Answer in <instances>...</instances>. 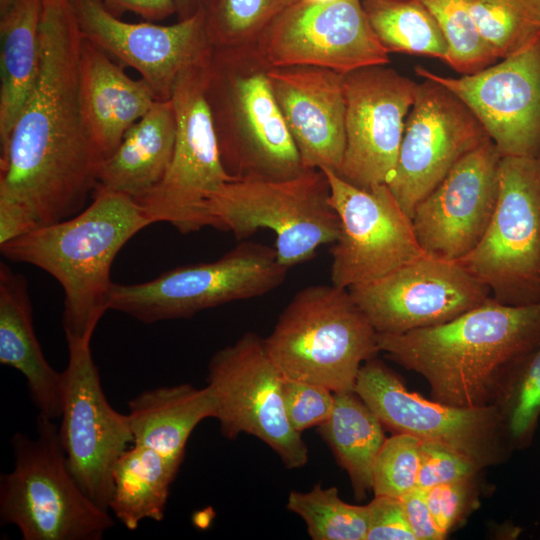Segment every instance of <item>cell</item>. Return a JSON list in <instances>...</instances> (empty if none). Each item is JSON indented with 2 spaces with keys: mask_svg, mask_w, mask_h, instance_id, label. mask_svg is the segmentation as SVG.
Returning a JSON list of instances; mask_svg holds the SVG:
<instances>
[{
  "mask_svg": "<svg viewBox=\"0 0 540 540\" xmlns=\"http://www.w3.org/2000/svg\"><path fill=\"white\" fill-rule=\"evenodd\" d=\"M34 87L0 154V200L23 208L37 228L83 210L104 157L79 102L83 36L68 0H42Z\"/></svg>",
  "mask_w": 540,
  "mask_h": 540,
  "instance_id": "obj_1",
  "label": "cell"
},
{
  "mask_svg": "<svg viewBox=\"0 0 540 540\" xmlns=\"http://www.w3.org/2000/svg\"><path fill=\"white\" fill-rule=\"evenodd\" d=\"M376 339L380 352L427 381L433 400L496 405L540 344V303L513 306L490 296L444 324Z\"/></svg>",
  "mask_w": 540,
  "mask_h": 540,
  "instance_id": "obj_2",
  "label": "cell"
},
{
  "mask_svg": "<svg viewBox=\"0 0 540 540\" xmlns=\"http://www.w3.org/2000/svg\"><path fill=\"white\" fill-rule=\"evenodd\" d=\"M92 197V203L75 216L0 245L5 258L34 265L62 286L66 339H92L109 310L115 257L135 234L152 224L128 196L102 191Z\"/></svg>",
  "mask_w": 540,
  "mask_h": 540,
  "instance_id": "obj_3",
  "label": "cell"
},
{
  "mask_svg": "<svg viewBox=\"0 0 540 540\" xmlns=\"http://www.w3.org/2000/svg\"><path fill=\"white\" fill-rule=\"evenodd\" d=\"M254 49L212 50L206 94L221 160L235 179H286L301 173L298 149Z\"/></svg>",
  "mask_w": 540,
  "mask_h": 540,
  "instance_id": "obj_4",
  "label": "cell"
},
{
  "mask_svg": "<svg viewBox=\"0 0 540 540\" xmlns=\"http://www.w3.org/2000/svg\"><path fill=\"white\" fill-rule=\"evenodd\" d=\"M377 332L347 288L310 285L298 291L264 338L287 379L352 392L361 366L380 352Z\"/></svg>",
  "mask_w": 540,
  "mask_h": 540,
  "instance_id": "obj_5",
  "label": "cell"
},
{
  "mask_svg": "<svg viewBox=\"0 0 540 540\" xmlns=\"http://www.w3.org/2000/svg\"><path fill=\"white\" fill-rule=\"evenodd\" d=\"M36 436L16 432L14 468L0 476L1 524L18 528L23 540H100L114 525L72 476L58 425L38 416Z\"/></svg>",
  "mask_w": 540,
  "mask_h": 540,
  "instance_id": "obj_6",
  "label": "cell"
},
{
  "mask_svg": "<svg viewBox=\"0 0 540 540\" xmlns=\"http://www.w3.org/2000/svg\"><path fill=\"white\" fill-rule=\"evenodd\" d=\"M322 169H305L286 179H235L207 204L210 226L243 241L259 229L275 233L278 261L286 268L311 260L320 246L333 244L339 218L330 203Z\"/></svg>",
  "mask_w": 540,
  "mask_h": 540,
  "instance_id": "obj_7",
  "label": "cell"
},
{
  "mask_svg": "<svg viewBox=\"0 0 540 540\" xmlns=\"http://www.w3.org/2000/svg\"><path fill=\"white\" fill-rule=\"evenodd\" d=\"M287 272L274 247L243 241L212 262L177 267L147 282L113 283L109 309L143 323L190 318L208 308L270 293L285 281Z\"/></svg>",
  "mask_w": 540,
  "mask_h": 540,
  "instance_id": "obj_8",
  "label": "cell"
},
{
  "mask_svg": "<svg viewBox=\"0 0 540 540\" xmlns=\"http://www.w3.org/2000/svg\"><path fill=\"white\" fill-rule=\"evenodd\" d=\"M210 56L178 76L170 98L176 120L170 166L162 181L136 201L152 223H169L183 234L210 226V198L235 180L223 166L207 99Z\"/></svg>",
  "mask_w": 540,
  "mask_h": 540,
  "instance_id": "obj_9",
  "label": "cell"
},
{
  "mask_svg": "<svg viewBox=\"0 0 540 540\" xmlns=\"http://www.w3.org/2000/svg\"><path fill=\"white\" fill-rule=\"evenodd\" d=\"M457 262L503 304L540 303V158L502 156L490 223Z\"/></svg>",
  "mask_w": 540,
  "mask_h": 540,
  "instance_id": "obj_10",
  "label": "cell"
},
{
  "mask_svg": "<svg viewBox=\"0 0 540 540\" xmlns=\"http://www.w3.org/2000/svg\"><path fill=\"white\" fill-rule=\"evenodd\" d=\"M284 376L269 356L264 338L245 333L212 356L207 385L216 401L221 433H240L268 445L288 469L303 467L308 448L288 420L283 397Z\"/></svg>",
  "mask_w": 540,
  "mask_h": 540,
  "instance_id": "obj_11",
  "label": "cell"
},
{
  "mask_svg": "<svg viewBox=\"0 0 540 540\" xmlns=\"http://www.w3.org/2000/svg\"><path fill=\"white\" fill-rule=\"evenodd\" d=\"M354 392L389 429L448 446L484 469L505 463L513 453L496 405L459 407L428 400L409 391L376 357L361 366Z\"/></svg>",
  "mask_w": 540,
  "mask_h": 540,
  "instance_id": "obj_12",
  "label": "cell"
},
{
  "mask_svg": "<svg viewBox=\"0 0 540 540\" xmlns=\"http://www.w3.org/2000/svg\"><path fill=\"white\" fill-rule=\"evenodd\" d=\"M63 407L58 426L67 466L84 493L109 511L113 470L133 442L128 415L113 409L102 389L91 340L66 339Z\"/></svg>",
  "mask_w": 540,
  "mask_h": 540,
  "instance_id": "obj_13",
  "label": "cell"
},
{
  "mask_svg": "<svg viewBox=\"0 0 540 540\" xmlns=\"http://www.w3.org/2000/svg\"><path fill=\"white\" fill-rule=\"evenodd\" d=\"M330 186V203L339 218V234L330 250L331 283L342 288L376 280L427 254L411 217L387 184L357 187L322 169Z\"/></svg>",
  "mask_w": 540,
  "mask_h": 540,
  "instance_id": "obj_14",
  "label": "cell"
},
{
  "mask_svg": "<svg viewBox=\"0 0 540 540\" xmlns=\"http://www.w3.org/2000/svg\"><path fill=\"white\" fill-rule=\"evenodd\" d=\"M253 49L268 67L317 66L347 74L389 63L361 0L298 1L275 18Z\"/></svg>",
  "mask_w": 540,
  "mask_h": 540,
  "instance_id": "obj_15",
  "label": "cell"
},
{
  "mask_svg": "<svg viewBox=\"0 0 540 540\" xmlns=\"http://www.w3.org/2000/svg\"><path fill=\"white\" fill-rule=\"evenodd\" d=\"M490 139L469 107L442 84H417L393 177L387 186L412 217L424 199L466 153Z\"/></svg>",
  "mask_w": 540,
  "mask_h": 540,
  "instance_id": "obj_16",
  "label": "cell"
},
{
  "mask_svg": "<svg viewBox=\"0 0 540 540\" xmlns=\"http://www.w3.org/2000/svg\"><path fill=\"white\" fill-rule=\"evenodd\" d=\"M348 290L380 334L444 324L491 296L457 261L429 255Z\"/></svg>",
  "mask_w": 540,
  "mask_h": 540,
  "instance_id": "obj_17",
  "label": "cell"
},
{
  "mask_svg": "<svg viewBox=\"0 0 540 540\" xmlns=\"http://www.w3.org/2000/svg\"><path fill=\"white\" fill-rule=\"evenodd\" d=\"M417 83L386 65L343 75L346 147L337 175L365 189L394 175Z\"/></svg>",
  "mask_w": 540,
  "mask_h": 540,
  "instance_id": "obj_18",
  "label": "cell"
},
{
  "mask_svg": "<svg viewBox=\"0 0 540 540\" xmlns=\"http://www.w3.org/2000/svg\"><path fill=\"white\" fill-rule=\"evenodd\" d=\"M414 71L458 96L502 156L540 158V37L474 74L445 77L421 66Z\"/></svg>",
  "mask_w": 540,
  "mask_h": 540,
  "instance_id": "obj_19",
  "label": "cell"
},
{
  "mask_svg": "<svg viewBox=\"0 0 540 540\" xmlns=\"http://www.w3.org/2000/svg\"><path fill=\"white\" fill-rule=\"evenodd\" d=\"M82 36L135 69L156 100H170L183 70L211 54L204 10L172 25L131 23L102 0H68Z\"/></svg>",
  "mask_w": 540,
  "mask_h": 540,
  "instance_id": "obj_20",
  "label": "cell"
},
{
  "mask_svg": "<svg viewBox=\"0 0 540 540\" xmlns=\"http://www.w3.org/2000/svg\"><path fill=\"white\" fill-rule=\"evenodd\" d=\"M501 158L487 139L462 156L417 204L411 219L427 255L458 261L480 242L496 207Z\"/></svg>",
  "mask_w": 540,
  "mask_h": 540,
  "instance_id": "obj_21",
  "label": "cell"
},
{
  "mask_svg": "<svg viewBox=\"0 0 540 540\" xmlns=\"http://www.w3.org/2000/svg\"><path fill=\"white\" fill-rule=\"evenodd\" d=\"M267 75L303 167L337 174L346 147L344 74L300 65L268 67Z\"/></svg>",
  "mask_w": 540,
  "mask_h": 540,
  "instance_id": "obj_22",
  "label": "cell"
},
{
  "mask_svg": "<svg viewBox=\"0 0 540 540\" xmlns=\"http://www.w3.org/2000/svg\"><path fill=\"white\" fill-rule=\"evenodd\" d=\"M78 80L86 129L105 160L157 100L143 79L130 78L106 52L84 37Z\"/></svg>",
  "mask_w": 540,
  "mask_h": 540,
  "instance_id": "obj_23",
  "label": "cell"
},
{
  "mask_svg": "<svg viewBox=\"0 0 540 540\" xmlns=\"http://www.w3.org/2000/svg\"><path fill=\"white\" fill-rule=\"evenodd\" d=\"M0 363L18 370L39 416L55 420L63 407V374L46 360L37 339L26 278L0 263Z\"/></svg>",
  "mask_w": 540,
  "mask_h": 540,
  "instance_id": "obj_24",
  "label": "cell"
},
{
  "mask_svg": "<svg viewBox=\"0 0 540 540\" xmlns=\"http://www.w3.org/2000/svg\"><path fill=\"white\" fill-rule=\"evenodd\" d=\"M176 120L171 100H157L124 134L102 163L95 192H114L138 201L164 178L174 151Z\"/></svg>",
  "mask_w": 540,
  "mask_h": 540,
  "instance_id": "obj_25",
  "label": "cell"
},
{
  "mask_svg": "<svg viewBox=\"0 0 540 540\" xmlns=\"http://www.w3.org/2000/svg\"><path fill=\"white\" fill-rule=\"evenodd\" d=\"M128 407L132 445L182 463L191 433L203 419L215 418L217 401L208 385L178 384L145 390Z\"/></svg>",
  "mask_w": 540,
  "mask_h": 540,
  "instance_id": "obj_26",
  "label": "cell"
},
{
  "mask_svg": "<svg viewBox=\"0 0 540 540\" xmlns=\"http://www.w3.org/2000/svg\"><path fill=\"white\" fill-rule=\"evenodd\" d=\"M42 0H17L0 16V154L37 78Z\"/></svg>",
  "mask_w": 540,
  "mask_h": 540,
  "instance_id": "obj_27",
  "label": "cell"
},
{
  "mask_svg": "<svg viewBox=\"0 0 540 540\" xmlns=\"http://www.w3.org/2000/svg\"><path fill=\"white\" fill-rule=\"evenodd\" d=\"M181 464L144 446L127 448L113 470L109 510L130 531L145 519L162 521Z\"/></svg>",
  "mask_w": 540,
  "mask_h": 540,
  "instance_id": "obj_28",
  "label": "cell"
},
{
  "mask_svg": "<svg viewBox=\"0 0 540 540\" xmlns=\"http://www.w3.org/2000/svg\"><path fill=\"white\" fill-rule=\"evenodd\" d=\"M334 397L333 411L318 431L347 472L355 499L361 501L372 491L374 463L386 440L384 425L354 391Z\"/></svg>",
  "mask_w": 540,
  "mask_h": 540,
  "instance_id": "obj_29",
  "label": "cell"
},
{
  "mask_svg": "<svg viewBox=\"0 0 540 540\" xmlns=\"http://www.w3.org/2000/svg\"><path fill=\"white\" fill-rule=\"evenodd\" d=\"M368 21L391 53L446 60V40L432 14L419 0H362Z\"/></svg>",
  "mask_w": 540,
  "mask_h": 540,
  "instance_id": "obj_30",
  "label": "cell"
},
{
  "mask_svg": "<svg viewBox=\"0 0 540 540\" xmlns=\"http://www.w3.org/2000/svg\"><path fill=\"white\" fill-rule=\"evenodd\" d=\"M298 1L209 0L204 14L211 49H253L275 18Z\"/></svg>",
  "mask_w": 540,
  "mask_h": 540,
  "instance_id": "obj_31",
  "label": "cell"
},
{
  "mask_svg": "<svg viewBox=\"0 0 540 540\" xmlns=\"http://www.w3.org/2000/svg\"><path fill=\"white\" fill-rule=\"evenodd\" d=\"M484 41L498 59L511 56L540 37V0H468Z\"/></svg>",
  "mask_w": 540,
  "mask_h": 540,
  "instance_id": "obj_32",
  "label": "cell"
},
{
  "mask_svg": "<svg viewBox=\"0 0 540 540\" xmlns=\"http://www.w3.org/2000/svg\"><path fill=\"white\" fill-rule=\"evenodd\" d=\"M287 509L304 520L313 540H366L368 504L343 501L336 487L317 484L308 492L291 491Z\"/></svg>",
  "mask_w": 540,
  "mask_h": 540,
  "instance_id": "obj_33",
  "label": "cell"
},
{
  "mask_svg": "<svg viewBox=\"0 0 540 540\" xmlns=\"http://www.w3.org/2000/svg\"><path fill=\"white\" fill-rule=\"evenodd\" d=\"M436 20L447 43L445 63L462 75L477 73L499 59L482 38L468 0H419Z\"/></svg>",
  "mask_w": 540,
  "mask_h": 540,
  "instance_id": "obj_34",
  "label": "cell"
},
{
  "mask_svg": "<svg viewBox=\"0 0 540 540\" xmlns=\"http://www.w3.org/2000/svg\"><path fill=\"white\" fill-rule=\"evenodd\" d=\"M496 406L513 452L529 448L540 419V344L518 368Z\"/></svg>",
  "mask_w": 540,
  "mask_h": 540,
  "instance_id": "obj_35",
  "label": "cell"
},
{
  "mask_svg": "<svg viewBox=\"0 0 540 540\" xmlns=\"http://www.w3.org/2000/svg\"><path fill=\"white\" fill-rule=\"evenodd\" d=\"M421 440L396 433L385 440L373 467L375 496L401 498L418 486Z\"/></svg>",
  "mask_w": 540,
  "mask_h": 540,
  "instance_id": "obj_36",
  "label": "cell"
},
{
  "mask_svg": "<svg viewBox=\"0 0 540 540\" xmlns=\"http://www.w3.org/2000/svg\"><path fill=\"white\" fill-rule=\"evenodd\" d=\"M480 475L423 490L434 521L445 537L461 528L481 504Z\"/></svg>",
  "mask_w": 540,
  "mask_h": 540,
  "instance_id": "obj_37",
  "label": "cell"
},
{
  "mask_svg": "<svg viewBox=\"0 0 540 540\" xmlns=\"http://www.w3.org/2000/svg\"><path fill=\"white\" fill-rule=\"evenodd\" d=\"M283 397L288 420L299 433L323 424L335 403L334 392L327 387L285 377Z\"/></svg>",
  "mask_w": 540,
  "mask_h": 540,
  "instance_id": "obj_38",
  "label": "cell"
},
{
  "mask_svg": "<svg viewBox=\"0 0 540 540\" xmlns=\"http://www.w3.org/2000/svg\"><path fill=\"white\" fill-rule=\"evenodd\" d=\"M482 468L462 453L436 442L421 441L417 488L433 486L480 475Z\"/></svg>",
  "mask_w": 540,
  "mask_h": 540,
  "instance_id": "obj_39",
  "label": "cell"
},
{
  "mask_svg": "<svg viewBox=\"0 0 540 540\" xmlns=\"http://www.w3.org/2000/svg\"><path fill=\"white\" fill-rule=\"evenodd\" d=\"M368 508L366 540H416L400 498L374 496Z\"/></svg>",
  "mask_w": 540,
  "mask_h": 540,
  "instance_id": "obj_40",
  "label": "cell"
},
{
  "mask_svg": "<svg viewBox=\"0 0 540 540\" xmlns=\"http://www.w3.org/2000/svg\"><path fill=\"white\" fill-rule=\"evenodd\" d=\"M400 499L416 540L445 539L434 521L422 489L416 488Z\"/></svg>",
  "mask_w": 540,
  "mask_h": 540,
  "instance_id": "obj_41",
  "label": "cell"
},
{
  "mask_svg": "<svg viewBox=\"0 0 540 540\" xmlns=\"http://www.w3.org/2000/svg\"><path fill=\"white\" fill-rule=\"evenodd\" d=\"M106 9L120 17L125 12L135 13L142 18L154 21L176 14L174 0H102Z\"/></svg>",
  "mask_w": 540,
  "mask_h": 540,
  "instance_id": "obj_42",
  "label": "cell"
},
{
  "mask_svg": "<svg viewBox=\"0 0 540 540\" xmlns=\"http://www.w3.org/2000/svg\"><path fill=\"white\" fill-rule=\"evenodd\" d=\"M36 228L35 222L23 208L12 202L0 200V245Z\"/></svg>",
  "mask_w": 540,
  "mask_h": 540,
  "instance_id": "obj_43",
  "label": "cell"
},
{
  "mask_svg": "<svg viewBox=\"0 0 540 540\" xmlns=\"http://www.w3.org/2000/svg\"><path fill=\"white\" fill-rule=\"evenodd\" d=\"M209 0H174L178 21L186 20L205 10Z\"/></svg>",
  "mask_w": 540,
  "mask_h": 540,
  "instance_id": "obj_44",
  "label": "cell"
},
{
  "mask_svg": "<svg viewBox=\"0 0 540 540\" xmlns=\"http://www.w3.org/2000/svg\"><path fill=\"white\" fill-rule=\"evenodd\" d=\"M17 0H0V16L5 14Z\"/></svg>",
  "mask_w": 540,
  "mask_h": 540,
  "instance_id": "obj_45",
  "label": "cell"
},
{
  "mask_svg": "<svg viewBox=\"0 0 540 540\" xmlns=\"http://www.w3.org/2000/svg\"><path fill=\"white\" fill-rule=\"evenodd\" d=\"M299 1L312 3V4H324V3L334 2V1H337V0H299Z\"/></svg>",
  "mask_w": 540,
  "mask_h": 540,
  "instance_id": "obj_46",
  "label": "cell"
}]
</instances>
